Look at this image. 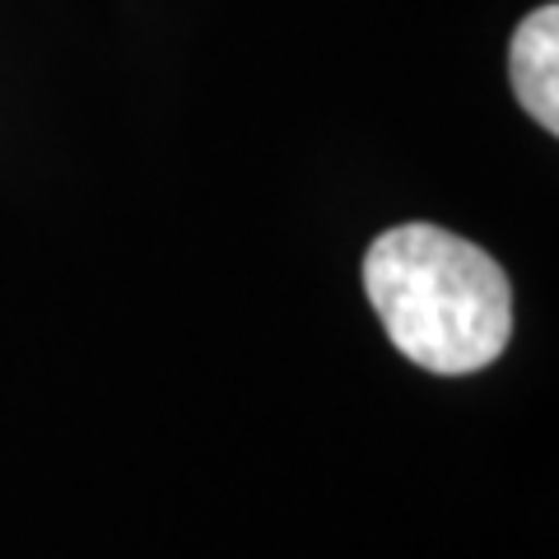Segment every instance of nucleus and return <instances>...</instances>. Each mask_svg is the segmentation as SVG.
I'll list each match as a JSON object with an SVG mask.
<instances>
[{
  "label": "nucleus",
  "instance_id": "obj_2",
  "mask_svg": "<svg viewBox=\"0 0 559 559\" xmlns=\"http://www.w3.org/2000/svg\"><path fill=\"white\" fill-rule=\"evenodd\" d=\"M509 80L518 103L540 131H559V5H540L513 28L509 43Z\"/></svg>",
  "mask_w": 559,
  "mask_h": 559
},
{
  "label": "nucleus",
  "instance_id": "obj_1",
  "mask_svg": "<svg viewBox=\"0 0 559 559\" xmlns=\"http://www.w3.org/2000/svg\"><path fill=\"white\" fill-rule=\"evenodd\" d=\"M364 294L388 341L419 369L466 378L513 336L509 275L480 242L439 224H396L364 252Z\"/></svg>",
  "mask_w": 559,
  "mask_h": 559
}]
</instances>
